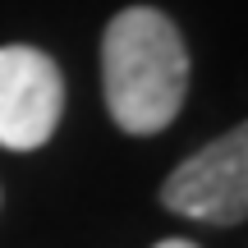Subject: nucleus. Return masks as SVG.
<instances>
[{
	"instance_id": "obj_4",
	"label": "nucleus",
	"mask_w": 248,
	"mask_h": 248,
	"mask_svg": "<svg viewBox=\"0 0 248 248\" xmlns=\"http://www.w3.org/2000/svg\"><path fill=\"white\" fill-rule=\"evenodd\" d=\"M156 248H198V244H188V239H161Z\"/></svg>"
},
{
	"instance_id": "obj_3",
	"label": "nucleus",
	"mask_w": 248,
	"mask_h": 248,
	"mask_svg": "<svg viewBox=\"0 0 248 248\" xmlns=\"http://www.w3.org/2000/svg\"><path fill=\"white\" fill-rule=\"evenodd\" d=\"M64 115V78L37 46H0V147L37 152Z\"/></svg>"
},
{
	"instance_id": "obj_2",
	"label": "nucleus",
	"mask_w": 248,
	"mask_h": 248,
	"mask_svg": "<svg viewBox=\"0 0 248 248\" xmlns=\"http://www.w3.org/2000/svg\"><path fill=\"white\" fill-rule=\"evenodd\" d=\"M161 202L202 225H239L248 216V120L179 161L161 184Z\"/></svg>"
},
{
	"instance_id": "obj_1",
	"label": "nucleus",
	"mask_w": 248,
	"mask_h": 248,
	"mask_svg": "<svg viewBox=\"0 0 248 248\" xmlns=\"http://www.w3.org/2000/svg\"><path fill=\"white\" fill-rule=\"evenodd\" d=\"M101 92L124 133H161L184 110L188 51L175 18L152 5H129L101 32Z\"/></svg>"
}]
</instances>
